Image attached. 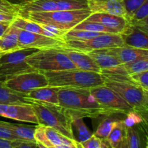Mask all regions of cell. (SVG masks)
Returning a JSON list of instances; mask_svg holds the SVG:
<instances>
[{
    "mask_svg": "<svg viewBox=\"0 0 148 148\" xmlns=\"http://www.w3.org/2000/svg\"><path fill=\"white\" fill-rule=\"evenodd\" d=\"M59 105L69 111L72 116L98 118L106 116L90 88H61L58 93Z\"/></svg>",
    "mask_w": 148,
    "mask_h": 148,
    "instance_id": "1",
    "label": "cell"
},
{
    "mask_svg": "<svg viewBox=\"0 0 148 148\" xmlns=\"http://www.w3.org/2000/svg\"><path fill=\"white\" fill-rule=\"evenodd\" d=\"M29 101L34 110L38 124L51 127L65 137L74 140L72 118L69 111L59 105L34 101Z\"/></svg>",
    "mask_w": 148,
    "mask_h": 148,
    "instance_id": "2",
    "label": "cell"
},
{
    "mask_svg": "<svg viewBox=\"0 0 148 148\" xmlns=\"http://www.w3.org/2000/svg\"><path fill=\"white\" fill-rule=\"evenodd\" d=\"M46 75L49 85L60 88H92L104 85V78L101 73L79 70L66 69L43 72Z\"/></svg>",
    "mask_w": 148,
    "mask_h": 148,
    "instance_id": "3",
    "label": "cell"
},
{
    "mask_svg": "<svg viewBox=\"0 0 148 148\" xmlns=\"http://www.w3.org/2000/svg\"><path fill=\"white\" fill-rule=\"evenodd\" d=\"M92 12L90 10L29 12L23 16L39 24L48 25L66 33L84 21Z\"/></svg>",
    "mask_w": 148,
    "mask_h": 148,
    "instance_id": "4",
    "label": "cell"
},
{
    "mask_svg": "<svg viewBox=\"0 0 148 148\" xmlns=\"http://www.w3.org/2000/svg\"><path fill=\"white\" fill-rule=\"evenodd\" d=\"M30 67L40 72L76 69L61 48L39 49L26 59Z\"/></svg>",
    "mask_w": 148,
    "mask_h": 148,
    "instance_id": "5",
    "label": "cell"
},
{
    "mask_svg": "<svg viewBox=\"0 0 148 148\" xmlns=\"http://www.w3.org/2000/svg\"><path fill=\"white\" fill-rule=\"evenodd\" d=\"M104 85L121 95L132 110L141 114L147 119L148 90L143 89L135 83L104 79Z\"/></svg>",
    "mask_w": 148,
    "mask_h": 148,
    "instance_id": "6",
    "label": "cell"
},
{
    "mask_svg": "<svg viewBox=\"0 0 148 148\" xmlns=\"http://www.w3.org/2000/svg\"><path fill=\"white\" fill-rule=\"evenodd\" d=\"M39 49L34 48L19 49L0 54V80L4 81L19 74L36 71L26 62V59Z\"/></svg>",
    "mask_w": 148,
    "mask_h": 148,
    "instance_id": "7",
    "label": "cell"
},
{
    "mask_svg": "<svg viewBox=\"0 0 148 148\" xmlns=\"http://www.w3.org/2000/svg\"><path fill=\"white\" fill-rule=\"evenodd\" d=\"M90 91L108 116L115 114H127L132 110L121 95L106 85L90 88Z\"/></svg>",
    "mask_w": 148,
    "mask_h": 148,
    "instance_id": "8",
    "label": "cell"
},
{
    "mask_svg": "<svg viewBox=\"0 0 148 148\" xmlns=\"http://www.w3.org/2000/svg\"><path fill=\"white\" fill-rule=\"evenodd\" d=\"M123 45L124 43L119 33H102L88 40L65 41L62 47L87 53L92 51L118 47Z\"/></svg>",
    "mask_w": 148,
    "mask_h": 148,
    "instance_id": "9",
    "label": "cell"
},
{
    "mask_svg": "<svg viewBox=\"0 0 148 148\" xmlns=\"http://www.w3.org/2000/svg\"><path fill=\"white\" fill-rule=\"evenodd\" d=\"M3 84L12 90L27 94L33 89L48 86L49 81L43 72L33 71L7 78Z\"/></svg>",
    "mask_w": 148,
    "mask_h": 148,
    "instance_id": "10",
    "label": "cell"
},
{
    "mask_svg": "<svg viewBox=\"0 0 148 148\" xmlns=\"http://www.w3.org/2000/svg\"><path fill=\"white\" fill-rule=\"evenodd\" d=\"M18 44L19 47L21 49L27 48L46 49L62 47L64 44V41L62 39L48 37L19 29Z\"/></svg>",
    "mask_w": 148,
    "mask_h": 148,
    "instance_id": "11",
    "label": "cell"
},
{
    "mask_svg": "<svg viewBox=\"0 0 148 148\" xmlns=\"http://www.w3.org/2000/svg\"><path fill=\"white\" fill-rule=\"evenodd\" d=\"M0 116L36 125L38 124L31 104L0 103Z\"/></svg>",
    "mask_w": 148,
    "mask_h": 148,
    "instance_id": "12",
    "label": "cell"
},
{
    "mask_svg": "<svg viewBox=\"0 0 148 148\" xmlns=\"http://www.w3.org/2000/svg\"><path fill=\"white\" fill-rule=\"evenodd\" d=\"M124 45L148 50V31L130 24L120 33Z\"/></svg>",
    "mask_w": 148,
    "mask_h": 148,
    "instance_id": "13",
    "label": "cell"
},
{
    "mask_svg": "<svg viewBox=\"0 0 148 148\" xmlns=\"http://www.w3.org/2000/svg\"><path fill=\"white\" fill-rule=\"evenodd\" d=\"M61 49L75 65L76 69L101 74V69L88 53L64 47H61Z\"/></svg>",
    "mask_w": 148,
    "mask_h": 148,
    "instance_id": "14",
    "label": "cell"
},
{
    "mask_svg": "<svg viewBox=\"0 0 148 148\" xmlns=\"http://www.w3.org/2000/svg\"><path fill=\"white\" fill-rule=\"evenodd\" d=\"M92 13H108L126 18L122 0H87Z\"/></svg>",
    "mask_w": 148,
    "mask_h": 148,
    "instance_id": "15",
    "label": "cell"
},
{
    "mask_svg": "<svg viewBox=\"0 0 148 148\" xmlns=\"http://www.w3.org/2000/svg\"><path fill=\"white\" fill-rule=\"evenodd\" d=\"M126 138L129 148H148L147 121L126 128Z\"/></svg>",
    "mask_w": 148,
    "mask_h": 148,
    "instance_id": "16",
    "label": "cell"
},
{
    "mask_svg": "<svg viewBox=\"0 0 148 148\" xmlns=\"http://www.w3.org/2000/svg\"><path fill=\"white\" fill-rule=\"evenodd\" d=\"M85 20L98 23L108 28L115 30L119 34L129 23L128 20L125 17L108 13H92Z\"/></svg>",
    "mask_w": 148,
    "mask_h": 148,
    "instance_id": "17",
    "label": "cell"
},
{
    "mask_svg": "<svg viewBox=\"0 0 148 148\" xmlns=\"http://www.w3.org/2000/svg\"><path fill=\"white\" fill-rule=\"evenodd\" d=\"M106 49L119 61L121 64L148 56V50L133 48L126 45Z\"/></svg>",
    "mask_w": 148,
    "mask_h": 148,
    "instance_id": "18",
    "label": "cell"
},
{
    "mask_svg": "<svg viewBox=\"0 0 148 148\" xmlns=\"http://www.w3.org/2000/svg\"><path fill=\"white\" fill-rule=\"evenodd\" d=\"M60 87H54L48 85L43 88H36L26 94V98L28 101H34L38 102H44L59 105V90Z\"/></svg>",
    "mask_w": 148,
    "mask_h": 148,
    "instance_id": "19",
    "label": "cell"
},
{
    "mask_svg": "<svg viewBox=\"0 0 148 148\" xmlns=\"http://www.w3.org/2000/svg\"><path fill=\"white\" fill-rule=\"evenodd\" d=\"M87 53L93 59L101 71L111 69L121 64L119 61L114 55L108 52L106 49L92 51Z\"/></svg>",
    "mask_w": 148,
    "mask_h": 148,
    "instance_id": "20",
    "label": "cell"
},
{
    "mask_svg": "<svg viewBox=\"0 0 148 148\" xmlns=\"http://www.w3.org/2000/svg\"><path fill=\"white\" fill-rule=\"evenodd\" d=\"M18 30L11 24L3 36L0 37V53L21 49L18 44Z\"/></svg>",
    "mask_w": 148,
    "mask_h": 148,
    "instance_id": "21",
    "label": "cell"
},
{
    "mask_svg": "<svg viewBox=\"0 0 148 148\" xmlns=\"http://www.w3.org/2000/svg\"><path fill=\"white\" fill-rule=\"evenodd\" d=\"M0 127L7 130L21 140L36 142L34 138V132L36 127L13 124V123L2 121H0Z\"/></svg>",
    "mask_w": 148,
    "mask_h": 148,
    "instance_id": "22",
    "label": "cell"
},
{
    "mask_svg": "<svg viewBox=\"0 0 148 148\" xmlns=\"http://www.w3.org/2000/svg\"><path fill=\"white\" fill-rule=\"evenodd\" d=\"M11 24L12 25H14V27H17V28L25 30V31L27 32H30V33H37V34L43 35V36H48V37L59 38H56V36H54L53 34H51L50 32L45 30V29L43 28L40 24H38V23L28 20V19L25 18V17H21V16L20 15L16 16L15 18H14V20L12 22Z\"/></svg>",
    "mask_w": 148,
    "mask_h": 148,
    "instance_id": "23",
    "label": "cell"
},
{
    "mask_svg": "<svg viewBox=\"0 0 148 148\" xmlns=\"http://www.w3.org/2000/svg\"><path fill=\"white\" fill-rule=\"evenodd\" d=\"M0 103L3 104H30L26 98V94L20 93L7 88L0 80Z\"/></svg>",
    "mask_w": 148,
    "mask_h": 148,
    "instance_id": "24",
    "label": "cell"
},
{
    "mask_svg": "<svg viewBox=\"0 0 148 148\" xmlns=\"http://www.w3.org/2000/svg\"><path fill=\"white\" fill-rule=\"evenodd\" d=\"M71 118L74 140L77 143H79L85 141L93 134L85 124L82 117L72 116Z\"/></svg>",
    "mask_w": 148,
    "mask_h": 148,
    "instance_id": "25",
    "label": "cell"
},
{
    "mask_svg": "<svg viewBox=\"0 0 148 148\" xmlns=\"http://www.w3.org/2000/svg\"><path fill=\"white\" fill-rule=\"evenodd\" d=\"M125 137L126 127L123 124V121L116 120L114 127L106 140L111 148H114L122 141Z\"/></svg>",
    "mask_w": 148,
    "mask_h": 148,
    "instance_id": "26",
    "label": "cell"
},
{
    "mask_svg": "<svg viewBox=\"0 0 148 148\" xmlns=\"http://www.w3.org/2000/svg\"><path fill=\"white\" fill-rule=\"evenodd\" d=\"M44 130L48 140L54 146H59L62 145H74L77 143L75 140L65 137L63 134H60L51 127H45L44 126Z\"/></svg>",
    "mask_w": 148,
    "mask_h": 148,
    "instance_id": "27",
    "label": "cell"
},
{
    "mask_svg": "<svg viewBox=\"0 0 148 148\" xmlns=\"http://www.w3.org/2000/svg\"><path fill=\"white\" fill-rule=\"evenodd\" d=\"M56 11L89 10L87 0H54Z\"/></svg>",
    "mask_w": 148,
    "mask_h": 148,
    "instance_id": "28",
    "label": "cell"
},
{
    "mask_svg": "<svg viewBox=\"0 0 148 148\" xmlns=\"http://www.w3.org/2000/svg\"><path fill=\"white\" fill-rule=\"evenodd\" d=\"M103 33H95V32L87 31V30H76V29H71L70 30L64 33L62 37L64 41L68 40H84L92 38L94 37L99 36Z\"/></svg>",
    "mask_w": 148,
    "mask_h": 148,
    "instance_id": "29",
    "label": "cell"
},
{
    "mask_svg": "<svg viewBox=\"0 0 148 148\" xmlns=\"http://www.w3.org/2000/svg\"><path fill=\"white\" fill-rule=\"evenodd\" d=\"M76 30H87V31L95 32V33H118L112 29L108 28L103 25L95 22H90L84 20L78 25H77L74 28Z\"/></svg>",
    "mask_w": 148,
    "mask_h": 148,
    "instance_id": "30",
    "label": "cell"
},
{
    "mask_svg": "<svg viewBox=\"0 0 148 148\" xmlns=\"http://www.w3.org/2000/svg\"><path fill=\"white\" fill-rule=\"evenodd\" d=\"M122 64L129 75L148 71V56Z\"/></svg>",
    "mask_w": 148,
    "mask_h": 148,
    "instance_id": "31",
    "label": "cell"
},
{
    "mask_svg": "<svg viewBox=\"0 0 148 148\" xmlns=\"http://www.w3.org/2000/svg\"><path fill=\"white\" fill-rule=\"evenodd\" d=\"M116 120L111 119H106L100 123L97 128L96 131L94 133V135L96 136L98 138L101 140H106L108 136L109 133L111 132L113 127L114 125Z\"/></svg>",
    "mask_w": 148,
    "mask_h": 148,
    "instance_id": "32",
    "label": "cell"
},
{
    "mask_svg": "<svg viewBox=\"0 0 148 148\" xmlns=\"http://www.w3.org/2000/svg\"><path fill=\"white\" fill-rule=\"evenodd\" d=\"M147 1L148 0H122L123 6L126 12V19L129 21L136 10Z\"/></svg>",
    "mask_w": 148,
    "mask_h": 148,
    "instance_id": "33",
    "label": "cell"
},
{
    "mask_svg": "<svg viewBox=\"0 0 148 148\" xmlns=\"http://www.w3.org/2000/svg\"><path fill=\"white\" fill-rule=\"evenodd\" d=\"M126 115H127V116H126L125 119L123 120V124L126 128L132 127L133 126L140 124L143 121H147V119H145L141 114H140L134 110L130 111Z\"/></svg>",
    "mask_w": 148,
    "mask_h": 148,
    "instance_id": "34",
    "label": "cell"
},
{
    "mask_svg": "<svg viewBox=\"0 0 148 148\" xmlns=\"http://www.w3.org/2000/svg\"><path fill=\"white\" fill-rule=\"evenodd\" d=\"M132 80L143 89L148 90V71L130 75Z\"/></svg>",
    "mask_w": 148,
    "mask_h": 148,
    "instance_id": "35",
    "label": "cell"
},
{
    "mask_svg": "<svg viewBox=\"0 0 148 148\" xmlns=\"http://www.w3.org/2000/svg\"><path fill=\"white\" fill-rule=\"evenodd\" d=\"M101 141H102L101 139L92 134L89 139L78 144L80 148H99L101 146Z\"/></svg>",
    "mask_w": 148,
    "mask_h": 148,
    "instance_id": "36",
    "label": "cell"
},
{
    "mask_svg": "<svg viewBox=\"0 0 148 148\" xmlns=\"http://www.w3.org/2000/svg\"><path fill=\"white\" fill-rule=\"evenodd\" d=\"M0 10H3L5 12L9 13V14H17L20 7L12 5V4L6 1L5 0H0Z\"/></svg>",
    "mask_w": 148,
    "mask_h": 148,
    "instance_id": "37",
    "label": "cell"
},
{
    "mask_svg": "<svg viewBox=\"0 0 148 148\" xmlns=\"http://www.w3.org/2000/svg\"><path fill=\"white\" fill-rule=\"evenodd\" d=\"M23 141H12L0 138V148H14Z\"/></svg>",
    "mask_w": 148,
    "mask_h": 148,
    "instance_id": "38",
    "label": "cell"
},
{
    "mask_svg": "<svg viewBox=\"0 0 148 148\" xmlns=\"http://www.w3.org/2000/svg\"><path fill=\"white\" fill-rule=\"evenodd\" d=\"M14 148H38V145L36 142L23 141Z\"/></svg>",
    "mask_w": 148,
    "mask_h": 148,
    "instance_id": "39",
    "label": "cell"
},
{
    "mask_svg": "<svg viewBox=\"0 0 148 148\" xmlns=\"http://www.w3.org/2000/svg\"><path fill=\"white\" fill-rule=\"evenodd\" d=\"M5 1L10 3V4H12V5L20 7L22 6L25 5V4H27V3L30 2V1H33V0H5Z\"/></svg>",
    "mask_w": 148,
    "mask_h": 148,
    "instance_id": "40",
    "label": "cell"
},
{
    "mask_svg": "<svg viewBox=\"0 0 148 148\" xmlns=\"http://www.w3.org/2000/svg\"><path fill=\"white\" fill-rule=\"evenodd\" d=\"M10 25H11V23H8V22H0V37L3 36Z\"/></svg>",
    "mask_w": 148,
    "mask_h": 148,
    "instance_id": "41",
    "label": "cell"
},
{
    "mask_svg": "<svg viewBox=\"0 0 148 148\" xmlns=\"http://www.w3.org/2000/svg\"><path fill=\"white\" fill-rule=\"evenodd\" d=\"M114 148H129L128 147V144H127V138L126 137L123 139L122 141L116 147Z\"/></svg>",
    "mask_w": 148,
    "mask_h": 148,
    "instance_id": "42",
    "label": "cell"
},
{
    "mask_svg": "<svg viewBox=\"0 0 148 148\" xmlns=\"http://www.w3.org/2000/svg\"><path fill=\"white\" fill-rule=\"evenodd\" d=\"M57 148H80L79 146V144L77 143V144H74V145H59V146H56Z\"/></svg>",
    "mask_w": 148,
    "mask_h": 148,
    "instance_id": "43",
    "label": "cell"
},
{
    "mask_svg": "<svg viewBox=\"0 0 148 148\" xmlns=\"http://www.w3.org/2000/svg\"><path fill=\"white\" fill-rule=\"evenodd\" d=\"M99 148H111V147L109 146L108 143H107L106 140H102V141H101V146H100Z\"/></svg>",
    "mask_w": 148,
    "mask_h": 148,
    "instance_id": "44",
    "label": "cell"
},
{
    "mask_svg": "<svg viewBox=\"0 0 148 148\" xmlns=\"http://www.w3.org/2000/svg\"><path fill=\"white\" fill-rule=\"evenodd\" d=\"M36 143H37L38 147V148H49L48 147H46V146H45L44 145H43V144H41V143H38V142H36Z\"/></svg>",
    "mask_w": 148,
    "mask_h": 148,
    "instance_id": "45",
    "label": "cell"
},
{
    "mask_svg": "<svg viewBox=\"0 0 148 148\" xmlns=\"http://www.w3.org/2000/svg\"><path fill=\"white\" fill-rule=\"evenodd\" d=\"M0 54H1V53H0Z\"/></svg>",
    "mask_w": 148,
    "mask_h": 148,
    "instance_id": "46",
    "label": "cell"
}]
</instances>
